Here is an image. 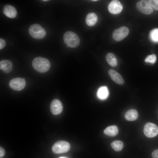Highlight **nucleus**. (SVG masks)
I'll use <instances>...</instances> for the list:
<instances>
[{
    "label": "nucleus",
    "mask_w": 158,
    "mask_h": 158,
    "mask_svg": "<svg viewBox=\"0 0 158 158\" xmlns=\"http://www.w3.org/2000/svg\"><path fill=\"white\" fill-rule=\"evenodd\" d=\"M70 145L69 142L63 140L58 141L53 145L52 152L55 154H59L68 152L70 149Z\"/></svg>",
    "instance_id": "nucleus-4"
},
{
    "label": "nucleus",
    "mask_w": 158,
    "mask_h": 158,
    "mask_svg": "<svg viewBox=\"0 0 158 158\" xmlns=\"http://www.w3.org/2000/svg\"><path fill=\"white\" fill-rule=\"evenodd\" d=\"M108 8L111 13L116 14L120 13L122 11L123 6L119 1L114 0L109 4Z\"/></svg>",
    "instance_id": "nucleus-10"
},
{
    "label": "nucleus",
    "mask_w": 158,
    "mask_h": 158,
    "mask_svg": "<svg viewBox=\"0 0 158 158\" xmlns=\"http://www.w3.org/2000/svg\"><path fill=\"white\" fill-rule=\"evenodd\" d=\"M129 33L128 28L126 26H122L114 30L112 37L115 40L119 41L123 40Z\"/></svg>",
    "instance_id": "nucleus-8"
},
{
    "label": "nucleus",
    "mask_w": 158,
    "mask_h": 158,
    "mask_svg": "<svg viewBox=\"0 0 158 158\" xmlns=\"http://www.w3.org/2000/svg\"><path fill=\"white\" fill-rule=\"evenodd\" d=\"M138 114L137 111L135 109H131L127 111L125 114L126 119L130 121L136 120L138 117Z\"/></svg>",
    "instance_id": "nucleus-14"
},
{
    "label": "nucleus",
    "mask_w": 158,
    "mask_h": 158,
    "mask_svg": "<svg viewBox=\"0 0 158 158\" xmlns=\"http://www.w3.org/2000/svg\"><path fill=\"white\" fill-rule=\"evenodd\" d=\"M63 105L61 102L57 99H55L51 102L50 109L51 113L54 115L60 114L63 110Z\"/></svg>",
    "instance_id": "nucleus-9"
},
{
    "label": "nucleus",
    "mask_w": 158,
    "mask_h": 158,
    "mask_svg": "<svg viewBox=\"0 0 158 158\" xmlns=\"http://www.w3.org/2000/svg\"><path fill=\"white\" fill-rule=\"evenodd\" d=\"M111 145L113 149L117 152L121 151L123 147L122 142L119 140L113 141L111 143Z\"/></svg>",
    "instance_id": "nucleus-19"
},
{
    "label": "nucleus",
    "mask_w": 158,
    "mask_h": 158,
    "mask_svg": "<svg viewBox=\"0 0 158 158\" xmlns=\"http://www.w3.org/2000/svg\"><path fill=\"white\" fill-rule=\"evenodd\" d=\"M150 37L153 42H158V29L155 28L152 30L150 33Z\"/></svg>",
    "instance_id": "nucleus-20"
},
{
    "label": "nucleus",
    "mask_w": 158,
    "mask_h": 158,
    "mask_svg": "<svg viewBox=\"0 0 158 158\" xmlns=\"http://www.w3.org/2000/svg\"><path fill=\"white\" fill-rule=\"evenodd\" d=\"M63 39L66 44L72 48L77 47L80 43V40L78 35L72 31L66 32L64 34Z\"/></svg>",
    "instance_id": "nucleus-2"
},
{
    "label": "nucleus",
    "mask_w": 158,
    "mask_h": 158,
    "mask_svg": "<svg viewBox=\"0 0 158 158\" xmlns=\"http://www.w3.org/2000/svg\"><path fill=\"white\" fill-rule=\"evenodd\" d=\"M48 0H43V1H48Z\"/></svg>",
    "instance_id": "nucleus-28"
},
{
    "label": "nucleus",
    "mask_w": 158,
    "mask_h": 158,
    "mask_svg": "<svg viewBox=\"0 0 158 158\" xmlns=\"http://www.w3.org/2000/svg\"><path fill=\"white\" fill-rule=\"evenodd\" d=\"M97 1V0H92V1Z\"/></svg>",
    "instance_id": "nucleus-27"
},
{
    "label": "nucleus",
    "mask_w": 158,
    "mask_h": 158,
    "mask_svg": "<svg viewBox=\"0 0 158 158\" xmlns=\"http://www.w3.org/2000/svg\"><path fill=\"white\" fill-rule=\"evenodd\" d=\"M29 33L33 38L36 39H41L46 35L45 29L40 25L34 24L31 25L29 28Z\"/></svg>",
    "instance_id": "nucleus-3"
},
{
    "label": "nucleus",
    "mask_w": 158,
    "mask_h": 158,
    "mask_svg": "<svg viewBox=\"0 0 158 158\" xmlns=\"http://www.w3.org/2000/svg\"><path fill=\"white\" fill-rule=\"evenodd\" d=\"M118 129L117 126L112 125L108 126L104 130V133L106 135L111 137L116 135L118 133Z\"/></svg>",
    "instance_id": "nucleus-17"
},
{
    "label": "nucleus",
    "mask_w": 158,
    "mask_h": 158,
    "mask_svg": "<svg viewBox=\"0 0 158 158\" xmlns=\"http://www.w3.org/2000/svg\"><path fill=\"white\" fill-rule=\"evenodd\" d=\"M33 68L40 73H44L48 71L50 67V63L46 58L37 57L33 59L32 62Z\"/></svg>",
    "instance_id": "nucleus-1"
},
{
    "label": "nucleus",
    "mask_w": 158,
    "mask_h": 158,
    "mask_svg": "<svg viewBox=\"0 0 158 158\" xmlns=\"http://www.w3.org/2000/svg\"><path fill=\"white\" fill-rule=\"evenodd\" d=\"M6 42L4 39H0V49H3L6 45Z\"/></svg>",
    "instance_id": "nucleus-23"
},
{
    "label": "nucleus",
    "mask_w": 158,
    "mask_h": 158,
    "mask_svg": "<svg viewBox=\"0 0 158 158\" xmlns=\"http://www.w3.org/2000/svg\"><path fill=\"white\" fill-rule=\"evenodd\" d=\"M108 73L111 79L116 83L122 85L124 83V80L121 75L113 69L109 70Z\"/></svg>",
    "instance_id": "nucleus-11"
},
{
    "label": "nucleus",
    "mask_w": 158,
    "mask_h": 158,
    "mask_svg": "<svg viewBox=\"0 0 158 158\" xmlns=\"http://www.w3.org/2000/svg\"><path fill=\"white\" fill-rule=\"evenodd\" d=\"M5 153L4 149L2 147H0V158H2L4 155Z\"/></svg>",
    "instance_id": "nucleus-25"
},
{
    "label": "nucleus",
    "mask_w": 158,
    "mask_h": 158,
    "mask_svg": "<svg viewBox=\"0 0 158 158\" xmlns=\"http://www.w3.org/2000/svg\"><path fill=\"white\" fill-rule=\"evenodd\" d=\"M137 10L141 13L150 15L153 12V9L147 0H142L138 1L136 5Z\"/></svg>",
    "instance_id": "nucleus-6"
},
{
    "label": "nucleus",
    "mask_w": 158,
    "mask_h": 158,
    "mask_svg": "<svg viewBox=\"0 0 158 158\" xmlns=\"http://www.w3.org/2000/svg\"><path fill=\"white\" fill-rule=\"evenodd\" d=\"M143 132L145 135L148 138L154 137L158 134V127L153 123H147L144 126Z\"/></svg>",
    "instance_id": "nucleus-5"
},
{
    "label": "nucleus",
    "mask_w": 158,
    "mask_h": 158,
    "mask_svg": "<svg viewBox=\"0 0 158 158\" xmlns=\"http://www.w3.org/2000/svg\"><path fill=\"white\" fill-rule=\"evenodd\" d=\"M106 59L109 65L112 67H115L117 64V61L115 55L112 53H108L106 56Z\"/></svg>",
    "instance_id": "nucleus-18"
},
{
    "label": "nucleus",
    "mask_w": 158,
    "mask_h": 158,
    "mask_svg": "<svg viewBox=\"0 0 158 158\" xmlns=\"http://www.w3.org/2000/svg\"><path fill=\"white\" fill-rule=\"evenodd\" d=\"M157 59L156 56L154 54H152L148 55L145 59V61L147 63H150L154 64Z\"/></svg>",
    "instance_id": "nucleus-21"
},
{
    "label": "nucleus",
    "mask_w": 158,
    "mask_h": 158,
    "mask_svg": "<svg viewBox=\"0 0 158 158\" xmlns=\"http://www.w3.org/2000/svg\"><path fill=\"white\" fill-rule=\"evenodd\" d=\"M152 158H158V149L154 150L152 152Z\"/></svg>",
    "instance_id": "nucleus-24"
},
{
    "label": "nucleus",
    "mask_w": 158,
    "mask_h": 158,
    "mask_svg": "<svg viewBox=\"0 0 158 158\" xmlns=\"http://www.w3.org/2000/svg\"><path fill=\"white\" fill-rule=\"evenodd\" d=\"M59 158H68L67 157H59Z\"/></svg>",
    "instance_id": "nucleus-26"
},
{
    "label": "nucleus",
    "mask_w": 158,
    "mask_h": 158,
    "mask_svg": "<svg viewBox=\"0 0 158 158\" xmlns=\"http://www.w3.org/2000/svg\"><path fill=\"white\" fill-rule=\"evenodd\" d=\"M26 85L25 78H16L12 79L9 83V85L12 89L17 91L23 89Z\"/></svg>",
    "instance_id": "nucleus-7"
},
{
    "label": "nucleus",
    "mask_w": 158,
    "mask_h": 158,
    "mask_svg": "<svg viewBox=\"0 0 158 158\" xmlns=\"http://www.w3.org/2000/svg\"><path fill=\"white\" fill-rule=\"evenodd\" d=\"M13 69V64L11 61L9 60H3L0 62V69L2 70L5 73L11 72Z\"/></svg>",
    "instance_id": "nucleus-13"
},
{
    "label": "nucleus",
    "mask_w": 158,
    "mask_h": 158,
    "mask_svg": "<svg viewBox=\"0 0 158 158\" xmlns=\"http://www.w3.org/2000/svg\"><path fill=\"white\" fill-rule=\"evenodd\" d=\"M4 13L7 17L10 18H14L16 17L17 12L16 8L13 6L7 5L4 7Z\"/></svg>",
    "instance_id": "nucleus-12"
},
{
    "label": "nucleus",
    "mask_w": 158,
    "mask_h": 158,
    "mask_svg": "<svg viewBox=\"0 0 158 158\" xmlns=\"http://www.w3.org/2000/svg\"><path fill=\"white\" fill-rule=\"evenodd\" d=\"M97 16L94 13H90L86 16L85 22L86 24L89 26H92L95 25L97 22Z\"/></svg>",
    "instance_id": "nucleus-15"
},
{
    "label": "nucleus",
    "mask_w": 158,
    "mask_h": 158,
    "mask_svg": "<svg viewBox=\"0 0 158 158\" xmlns=\"http://www.w3.org/2000/svg\"><path fill=\"white\" fill-rule=\"evenodd\" d=\"M109 95V92L107 87L101 86L97 90V96L100 99L103 100L106 99Z\"/></svg>",
    "instance_id": "nucleus-16"
},
{
    "label": "nucleus",
    "mask_w": 158,
    "mask_h": 158,
    "mask_svg": "<svg viewBox=\"0 0 158 158\" xmlns=\"http://www.w3.org/2000/svg\"><path fill=\"white\" fill-rule=\"evenodd\" d=\"M148 1L152 9L158 10V0H150Z\"/></svg>",
    "instance_id": "nucleus-22"
}]
</instances>
